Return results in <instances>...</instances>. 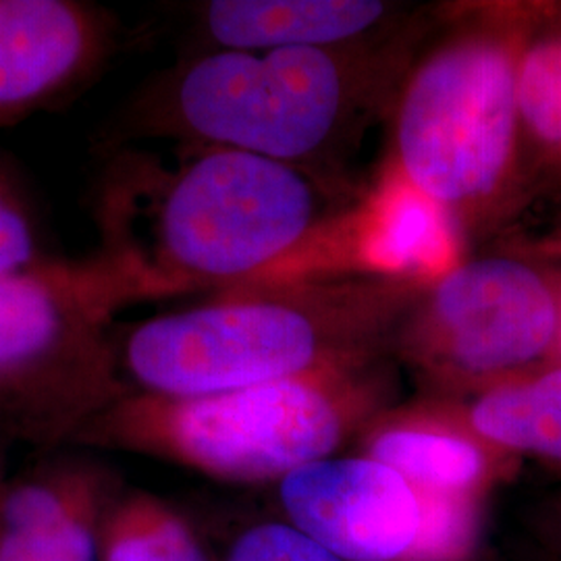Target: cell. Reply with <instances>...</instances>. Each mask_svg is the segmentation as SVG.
<instances>
[{"instance_id": "cell-1", "label": "cell", "mask_w": 561, "mask_h": 561, "mask_svg": "<svg viewBox=\"0 0 561 561\" xmlns=\"http://www.w3.org/2000/svg\"><path fill=\"white\" fill-rule=\"evenodd\" d=\"M96 208L99 252L144 300L287 280L335 219L310 169L206 146L175 171L150 157H119Z\"/></svg>"}, {"instance_id": "cell-2", "label": "cell", "mask_w": 561, "mask_h": 561, "mask_svg": "<svg viewBox=\"0 0 561 561\" xmlns=\"http://www.w3.org/2000/svg\"><path fill=\"white\" fill-rule=\"evenodd\" d=\"M428 283L337 275L225 291L115 331L127 393L204 398L393 358Z\"/></svg>"}, {"instance_id": "cell-3", "label": "cell", "mask_w": 561, "mask_h": 561, "mask_svg": "<svg viewBox=\"0 0 561 561\" xmlns=\"http://www.w3.org/2000/svg\"><path fill=\"white\" fill-rule=\"evenodd\" d=\"M393 398V358L204 398L127 393L71 447L164 461L215 481L275 484L337 456Z\"/></svg>"}, {"instance_id": "cell-4", "label": "cell", "mask_w": 561, "mask_h": 561, "mask_svg": "<svg viewBox=\"0 0 561 561\" xmlns=\"http://www.w3.org/2000/svg\"><path fill=\"white\" fill-rule=\"evenodd\" d=\"M533 13L466 11L401 76L387 169L433 202L460 236L502 215L526 178L518 69Z\"/></svg>"}, {"instance_id": "cell-5", "label": "cell", "mask_w": 561, "mask_h": 561, "mask_svg": "<svg viewBox=\"0 0 561 561\" xmlns=\"http://www.w3.org/2000/svg\"><path fill=\"white\" fill-rule=\"evenodd\" d=\"M408 60L358 48L213 50L181 67L150 127L308 169L377 106Z\"/></svg>"}, {"instance_id": "cell-6", "label": "cell", "mask_w": 561, "mask_h": 561, "mask_svg": "<svg viewBox=\"0 0 561 561\" xmlns=\"http://www.w3.org/2000/svg\"><path fill=\"white\" fill-rule=\"evenodd\" d=\"M144 301L104 254L55 259L0 277V443L71 447L81 428L127 396L117 314Z\"/></svg>"}, {"instance_id": "cell-7", "label": "cell", "mask_w": 561, "mask_h": 561, "mask_svg": "<svg viewBox=\"0 0 561 561\" xmlns=\"http://www.w3.org/2000/svg\"><path fill=\"white\" fill-rule=\"evenodd\" d=\"M561 331L556 271L479 256L431 280L393 345L426 398L458 401L553 364Z\"/></svg>"}, {"instance_id": "cell-8", "label": "cell", "mask_w": 561, "mask_h": 561, "mask_svg": "<svg viewBox=\"0 0 561 561\" xmlns=\"http://www.w3.org/2000/svg\"><path fill=\"white\" fill-rule=\"evenodd\" d=\"M275 486L279 518L345 561H474L482 510L421 491L382 461L331 456Z\"/></svg>"}, {"instance_id": "cell-9", "label": "cell", "mask_w": 561, "mask_h": 561, "mask_svg": "<svg viewBox=\"0 0 561 561\" xmlns=\"http://www.w3.org/2000/svg\"><path fill=\"white\" fill-rule=\"evenodd\" d=\"M113 48V21L73 0H0V123L80 88Z\"/></svg>"}, {"instance_id": "cell-10", "label": "cell", "mask_w": 561, "mask_h": 561, "mask_svg": "<svg viewBox=\"0 0 561 561\" xmlns=\"http://www.w3.org/2000/svg\"><path fill=\"white\" fill-rule=\"evenodd\" d=\"M356 442L360 456L387 463L424 493L482 512L516 466L431 398L382 412Z\"/></svg>"}, {"instance_id": "cell-11", "label": "cell", "mask_w": 561, "mask_h": 561, "mask_svg": "<svg viewBox=\"0 0 561 561\" xmlns=\"http://www.w3.org/2000/svg\"><path fill=\"white\" fill-rule=\"evenodd\" d=\"M202 27L217 50L358 48L396 15L381 0H213Z\"/></svg>"}, {"instance_id": "cell-12", "label": "cell", "mask_w": 561, "mask_h": 561, "mask_svg": "<svg viewBox=\"0 0 561 561\" xmlns=\"http://www.w3.org/2000/svg\"><path fill=\"white\" fill-rule=\"evenodd\" d=\"M437 401L497 454L541 461L561 477V364L466 400Z\"/></svg>"}, {"instance_id": "cell-13", "label": "cell", "mask_w": 561, "mask_h": 561, "mask_svg": "<svg viewBox=\"0 0 561 561\" xmlns=\"http://www.w3.org/2000/svg\"><path fill=\"white\" fill-rule=\"evenodd\" d=\"M99 561H219L201 528L161 495L125 484L101 533Z\"/></svg>"}, {"instance_id": "cell-14", "label": "cell", "mask_w": 561, "mask_h": 561, "mask_svg": "<svg viewBox=\"0 0 561 561\" xmlns=\"http://www.w3.org/2000/svg\"><path fill=\"white\" fill-rule=\"evenodd\" d=\"M518 113L524 175L561 171V15L533 13L518 69Z\"/></svg>"}, {"instance_id": "cell-15", "label": "cell", "mask_w": 561, "mask_h": 561, "mask_svg": "<svg viewBox=\"0 0 561 561\" xmlns=\"http://www.w3.org/2000/svg\"><path fill=\"white\" fill-rule=\"evenodd\" d=\"M219 561H345L279 516L252 520L225 545Z\"/></svg>"}, {"instance_id": "cell-16", "label": "cell", "mask_w": 561, "mask_h": 561, "mask_svg": "<svg viewBox=\"0 0 561 561\" xmlns=\"http://www.w3.org/2000/svg\"><path fill=\"white\" fill-rule=\"evenodd\" d=\"M50 259L41 229L18 181L0 167V277L38 268Z\"/></svg>"}, {"instance_id": "cell-17", "label": "cell", "mask_w": 561, "mask_h": 561, "mask_svg": "<svg viewBox=\"0 0 561 561\" xmlns=\"http://www.w3.org/2000/svg\"><path fill=\"white\" fill-rule=\"evenodd\" d=\"M522 524L533 561H561V486L530 503Z\"/></svg>"}, {"instance_id": "cell-18", "label": "cell", "mask_w": 561, "mask_h": 561, "mask_svg": "<svg viewBox=\"0 0 561 561\" xmlns=\"http://www.w3.org/2000/svg\"><path fill=\"white\" fill-rule=\"evenodd\" d=\"M560 275V285H561V273H558ZM553 364H561V331H560V343H558V352H556V360H553Z\"/></svg>"}]
</instances>
